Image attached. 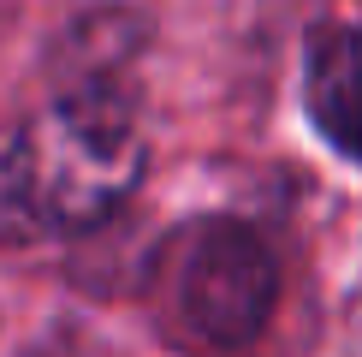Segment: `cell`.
I'll return each instance as SVG.
<instances>
[{"instance_id":"6da1fadb","label":"cell","mask_w":362,"mask_h":357,"mask_svg":"<svg viewBox=\"0 0 362 357\" xmlns=\"http://www.w3.org/2000/svg\"><path fill=\"white\" fill-rule=\"evenodd\" d=\"M143 137L113 89H66L0 149V238L83 232L131 197Z\"/></svg>"},{"instance_id":"7a4b0ae2","label":"cell","mask_w":362,"mask_h":357,"mask_svg":"<svg viewBox=\"0 0 362 357\" xmlns=\"http://www.w3.org/2000/svg\"><path fill=\"white\" fill-rule=\"evenodd\" d=\"M274 256L238 220H202L167 268V304L178 327L202 346H250L274 316Z\"/></svg>"},{"instance_id":"3957f363","label":"cell","mask_w":362,"mask_h":357,"mask_svg":"<svg viewBox=\"0 0 362 357\" xmlns=\"http://www.w3.org/2000/svg\"><path fill=\"white\" fill-rule=\"evenodd\" d=\"M309 113L351 161H362V24L327 30L309 48Z\"/></svg>"}]
</instances>
